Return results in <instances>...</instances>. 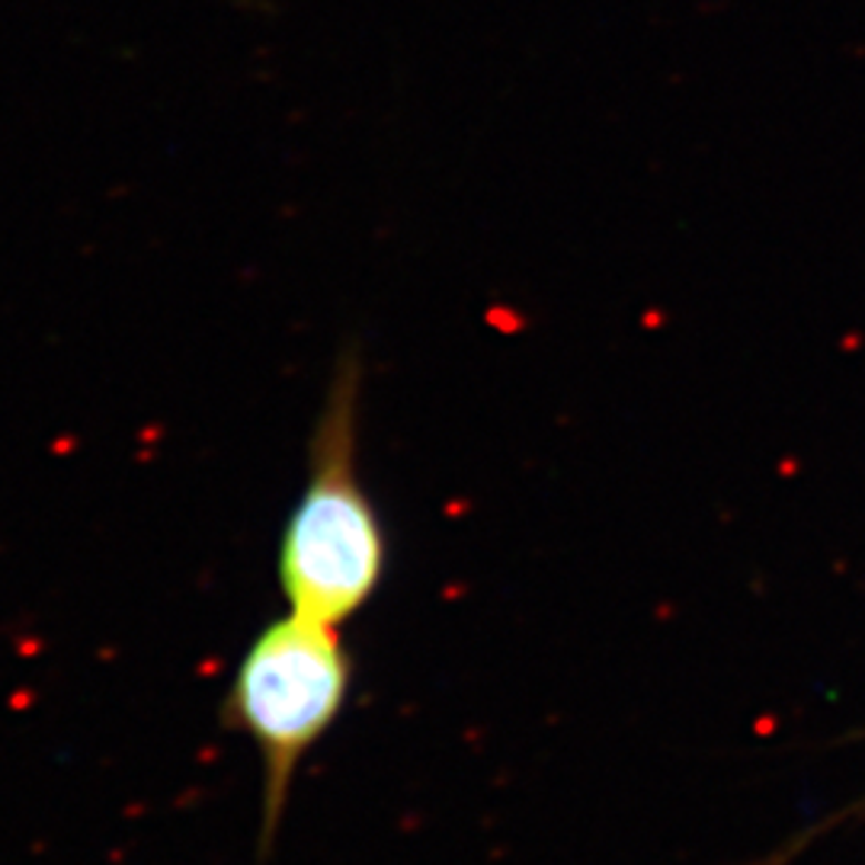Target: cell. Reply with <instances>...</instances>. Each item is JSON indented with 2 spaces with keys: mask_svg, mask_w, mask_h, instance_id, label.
<instances>
[{
  "mask_svg": "<svg viewBox=\"0 0 865 865\" xmlns=\"http://www.w3.org/2000/svg\"><path fill=\"white\" fill-rule=\"evenodd\" d=\"M353 692V655L340 626L286 612L254 635L222 699V724L240 731L260 753V846L272 856L292 785L305 756L330 734Z\"/></svg>",
  "mask_w": 865,
  "mask_h": 865,
  "instance_id": "7a4b0ae2",
  "label": "cell"
},
{
  "mask_svg": "<svg viewBox=\"0 0 865 865\" xmlns=\"http://www.w3.org/2000/svg\"><path fill=\"white\" fill-rule=\"evenodd\" d=\"M362 362L343 350L308 443V475L282 523L276 580L292 612L330 626L362 612L389 574V533L359 475Z\"/></svg>",
  "mask_w": 865,
  "mask_h": 865,
  "instance_id": "6da1fadb",
  "label": "cell"
}]
</instances>
